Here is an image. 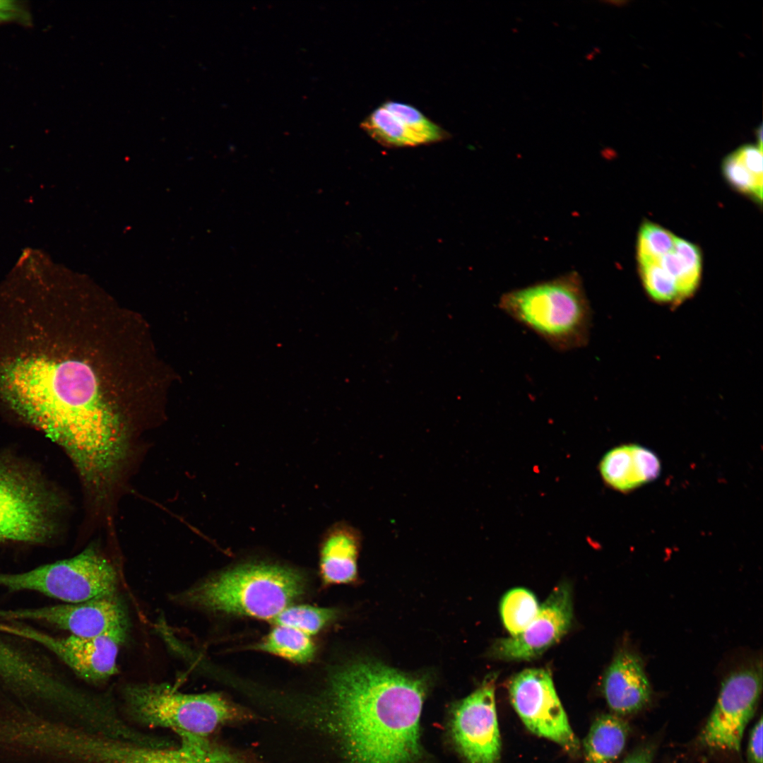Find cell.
<instances>
[{
    "instance_id": "obj_12",
    "label": "cell",
    "mask_w": 763,
    "mask_h": 763,
    "mask_svg": "<svg viewBox=\"0 0 763 763\" xmlns=\"http://www.w3.org/2000/svg\"><path fill=\"white\" fill-rule=\"evenodd\" d=\"M509 698L526 727L535 735L552 740L572 755L580 750L550 673L545 669H525L508 685Z\"/></svg>"
},
{
    "instance_id": "obj_7",
    "label": "cell",
    "mask_w": 763,
    "mask_h": 763,
    "mask_svg": "<svg viewBox=\"0 0 763 763\" xmlns=\"http://www.w3.org/2000/svg\"><path fill=\"white\" fill-rule=\"evenodd\" d=\"M57 506L35 475L0 461V540L45 542L54 531Z\"/></svg>"
},
{
    "instance_id": "obj_26",
    "label": "cell",
    "mask_w": 763,
    "mask_h": 763,
    "mask_svg": "<svg viewBox=\"0 0 763 763\" xmlns=\"http://www.w3.org/2000/svg\"><path fill=\"white\" fill-rule=\"evenodd\" d=\"M639 265L644 288L653 300L661 303L674 304L681 302L675 280L658 262Z\"/></svg>"
},
{
    "instance_id": "obj_18",
    "label": "cell",
    "mask_w": 763,
    "mask_h": 763,
    "mask_svg": "<svg viewBox=\"0 0 763 763\" xmlns=\"http://www.w3.org/2000/svg\"><path fill=\"white\" fill-rule=\"evenodd\" d=\"M599 471L608 485L620 492H629L655 480L660 474L661 463L649 449L625 444L603 456Z\"/></svg>"
},
{
    "instance_id": "obj_20",
    "label": "cell",
    "mask_w": 763,
    "mask_h": 763,
    "mask_svg": "<svg viewBox=\"0 0 763 763\" xmlns=\"http://www.w3.org/2000/svg\"><path fill=\"white\" fill-rule=\"evenodd\" d=\"M256 648L298 663L310 661L315 653L309 635L280 625H276Z\"/></svg>"
},
{
    "instance_id": "obj_25",
    "label": "cell",
    "mask_w": 763,
    "mask_h": 763,
    "mask_svg": "<svg viewBox=\"0 0 763 763\" xmlns=\"http://www.w3.org/2000/svg\"><path fill=\"white\" fill-rule=\"evenodd\" d=\"M676 237L664 227L651 222H644L639 232V264L658 262L674 249Z\"/></svg>"
},
{
    "instance_id": "obj_23",
    "label": "cell",
    "mask_w": 763,
    "mask_h": 763,
    "mask_svg": "<svg viewBox=\"0 0 763 763\" xmlns=\"http://www.w3.org/2000/svg\"><path fill=\"white\" fill-rule=\"evenodd\" d=\"M382 106L402 122L418 145L441 141L449 136L447 131L410 105L389 100Z\"/></svg>"
},
{
    "instance_id": "obj_9",
    "label": "cell",
    "mask_w": 763,
    "mask_h": 763,
    "mask_svg": "<svg viewBox=\"0 0 763 763\" xmlns=\"http://www.w3.org/2000/svg\"><path fill=\"white\" fill-rule=\"evenodd\" d=\"M117 574L112 564L95 549L22 572L25 592L40 593L64 603H77L115 594Z\"/></svg>"
},
{
    "instance_id": "obj_21",
    "label": "cell",
    "mask_w": 763,
    "mask_h": 763,
    "mask_svg": "<svg viewBox=\"0 0 763 763\" xmlns=\"http://www.w3.org/2000/svg\"><path fill=\"white\" fill-rule=\"evenodd\" d=\"M536 596L524 588L507 591L500 603V615L504 627L511 636L521 633L532 622L539 611Z\"/></svg>"
},
{
    "instance_id": "obj_24",
    "label": "cell",
    "mask_w": 763,
    "mask_h": 763,
    "mask_svg": "<svg viewBox=\"0 0 763 763\" xmlns=\"http://www.w3.org/2000/svg\"><path fill=\"white\" fill-rule=\"evenodd\" d=\"M337 612L333 608L307 605H290L272 620L276 625L298 629L308 635L319 632L333 621Z\"/></svg>"
},
{
    "instance_id": "obj_1",
    "label": "cell",
    "mask_w": 763,
    "mask_h": 763,
    "mask_svg": "<svg viewBox=\"0 0 763 763\" xmlns=\"http://www.w3.org/2000/svg\"><path fill=\"white\" fill-rule=\"evenodd\" d=\"M0 394L64 449L85 485L102 499L127 446L120 420L103 399L92 369L78 360L17 359L0 366Z\"/></svg>"
},
{
    "instance_id": "obj_14",
    "label": "cell",
    "mask_w": 763,
    "mask_h": 763,
    "mask_svg": "<svg viewBox=\"0 0 763 763\" xmlns=\"http://www.w3.org/2000/svg\"><path fill=\"white\" fill-rule=\"evenodd\" d=\"M454 742L468 763H499L501 739L498 726L495 678L486 679L454 708Z\"/></svg>"
},
{
    "instance_id": "obj_32",
    "label": "cell",
    "mask_w": 763,
    "mask_h": 763,
    "mask_svg": "<svg viewBox=\"0 0 763 763\" xmlns=\"http://www.w3.org/2000/svg\"><path fill=\"white\" fill-rule=\"evenodd\" d=\"M655 742H647L637 747L621 763H652L656 751Z\"/></svg>"
},
{
    "instance_id": "obj_10",
    "label": "cell",
    "mask_w": 763,
    "mask_h": 763,
    "mask_svg": "<svg viewBox=\"0 0 763 763\" xmlns=\"http://www.w3.org/2000/svg\"><path fill=\"white\" fill-rule=\"evenodd\" d=\"M761 664L731 672L723 680L716 704L699 735L711 750L739 752L745 729L752 718L762 684Z\"/></svg>"
},
{
    "instance_id": "obj_13",
    "label": "cell",
    "mask_w": 763,
    "mask_h": 763,
    "mask_svg": "<svg viewBox=\"0 0 763 763\" xmlns=\"http://www.w3.org/2000/svg\"><path fill=\"white\" fill-rule=\"evenodd\" d=\"M9 621L49 626L85 638L105 635L126 638L128 629L126 610L115 594L77 603L0 608V622Z\"/></svg>"
},
{
    "instance_id": "obj_27",
    "label": "cell",
    "mask_w": 763,
    "mask_h": 763,
    "mask_svg": "<svg viewBox=\"0 0 763 763\" xmlns=\"http://www.w3.org/2000/svg\"><path fill=\"white\" fill-rule=\"evenodd\" d=\"M722 168L725 177L731 185L762 201V181L758 180L747 170L735 152L724 159Z\"/></svg>"
},
{
    "instance_id": "obj_30",
    "label": "cell",
    "mask_w": 763,
    "mask_h": 763,
    "mask_svg": "<svg viewBox=\"0 0 763 763\" xmlns=\"http://www.w3.org/2000/svg\"><path fill=\"white\" fill-rule=\"evenodd\" d=\"M762 718L753 726L748 740L747 757L749 763H762Z\"/></svg>"
},
{
    "instance_id": "obj_22",
    "label": "cell",
    "mask_w": 763,
    "mask_h": 763,
    "mask_svg": "<svg viewBox=\"0 0 763 763\" xmlns=\"http://www.w3.org/2000/svg\"><path fill=\"white\" fill-rule=\"evenodd\" d=\"M360 126L372 139L384 146H418L402 122L382 105L372 112Z\"/></svg>"
},
{
    "instance_id": "obj_11",
    "label": "cell",
    "mask_w": 763,
    "mask_h": 763,
    "mask_svg": "<svg viewBox=\"0 0 763 763\" xmlns=\"http://www.w3.org/2000/svg\"><path fill=\"white\" fill-rule=\"evenodd\" d=\"M0 631L35 642L76 675L91 682H102L117 673L119 649L126 639L109 635L59 636L20 621L0 622Z\"/></svg>"
},
{
    "instance_id": "obj_29",
    "label": "cell",
    "mask_w": 763,
    "mask_h": 763,
    "mask_svg": "<svg viewBox=\"0 0 763 763\" xmlns=\"http://www.w3.org/2000/svg\"><path fill=\"white\" fill-rule=\"evenodd\" d=\"M674 251L680 256L686 265L694 273L701 275V252L699 249L695 244L676 237Z\"/></svg>"
},
{
    "instance_id": "obj_31",
    "label": "cell",
    "mask_w": 763,
    "mask_h": 763,
    "mask_svg": "<svg viewBox=\"0 0 763 763\" xmlns=\"http://www.w3.org/2000/svg\"><path fill=\"white\" fill-rule=\"evenodd\" d=\"M26 18V11L18 1L0 0V24L22 20Z\"/></svg>"
},
{
    "instance_id": "obj_3",
    "label": "cell",
    "mask_w": 763,
    "mask_h": 763,
    "mask_svg": "<svg viewBox=\"0 0 763 763\" xmlns=\"http://www.w3.org/2000/svg\"><path fill=\"white\" fill-rule=\"evenodd\" d=\"M304 584L303 576L292 568L247 563L211 576L174 599L209 610L273 620L303 594Z\"/></svg>"
},
{
    "instance_id": "obj_8",
    "label": "cell",
    "mask_w": 763,
    "mask_h": 763,
    "mask_svg": "<svg viewBox=\"0 0 763 763\" xmlns=\"http://www.w3.org/2000/svg\"><path fill=\"white\" fill-rule=\"evenodd\" d=\"M179 736V746L163 747L141 739L85 731L78 740L76 756L84 763H242L207 738Z\"/></svg>"
},
{
    "instance_id": "obj_5",
    "label": "cell",
    "mask_w": 763,
    "mask_h": 763,
    "mask_svg": "<svg viewBox=\"0 0 763 763\" xmlns=\"http://www.w3.org/2000/svg\"><path fill=\"white\" fill-rule=\"evenodd\" d=\"M124 697L137 721L177 735L208 738L220 724L237 717V710L219 694H186L167 683L130 684Z\"/></svg>"
},
{
    "instance_id": "obj_4",
    "label": "cell",
    "mask_w": 763,
    "mask_h": 763,
    "mask_svg": "<svg viewBox=\"0 0 763 763\" xmlns=\"http://www.w3.org/2000/svg\"><path fill=\"white\" fill-rule=\"evenodd\" d=\"M498 307L557 350L588 344L592 312L576 272L504 292Z\"/></svg>"
},
{
    "instance_id": "obj_15",
    "label": "cell",
    "mask_w": 763,
    "mask_h": 763,
    "mask_svg": "<svg viewBox=\"0 0 763 763\" xmlns=\"http://www.w3.org/2000/svg\"><path fill=\"white\" fill-rule=\"evenodd\" d=\"M571 588L563 582L554 588L532 622L521 633L498 639L492 655L506 661L531 660L557 643L569 629L572 619Z\"/></svg>"
},
{
    "instance_id": "obj_17",
    "label": "cell",
    "mask_w": 763,
    "mask_h": 763,
    "mask_svg": "<svg viewBox=\"0 0 763 763\" xmlns=\"http://www.w3.org/2000/svg\"><path fill=\"white\" fill-rule=\"evenodd\" d=\"M362 542L360 530L345 521L336 522L324 531L319 543V572L324 584L357 581Z\"/></svg>"
},
{
    "instance_id": "obj_19",
    "label": "cell",
    "mask_w": 763,
    "mask_h": 763,
    "mask_svg": "<svg viewBox=\"0 0 763 763\" xmlns=\"http://www.w3.org/2000/svg\"><path fill=\"white\" fill-rule=\"evenodd\" d=\"M629 724L614 714L598 716L584 740V763H613L622 752Z\"/></svg>"
},
{
    "instance_id": "obj_28",
    "label": "cell",
    "mask_w": 763,
    "mask_h": 763,
    "mask_svg": "<svg viewBox=\"0 0 763 763\" xmlns=\"http://www.w3.org/2000/svg\"><path fill=\"white\" fill-rule=\"evenodd\" d=\"M761 144L745 145L735 152L747 170L758 180L762 181V150Z\"/></svg>"
},
{
    "instance_id": "obj_16",
    "label": "cell",
    "mask_w": 763,
    "mask_h": 763,
    "mask_svg": "<svg viewBox=\"0 0 763 763\" xmlns=\"http://www.w3.org/2000/svg\"><path fill=\"white\" fill-rule=\"evenodd\" d=\"M603 692L614 714L625 716L643 709L651 688L639 656L627 650L614 658L603 678Z\"/></svg>"
},
{
    "instance_id": "obj_6",
    "label": "cell",
    "mask_w": 763,
    "mask_h": 763,
    "mask_svg": "<svg viewBox=\"0 0 763 763\" xmlns=\"http://www.w3.org/2000/svg\"><path fill=\"white\" fill-rule=\"evenodd\" d=\"M50 653L0 631V690L25 701L73 708L83 692L64 676Z\"/></svg>"
},
{
    "instance_id": "obj_2",
    "label": "cell",
    "mask_w": 763,
    "mask_h": 763,
    "mask_svg": "<svg viewBox=\"0 0 763 763\" xmlns=\"http://www.w3.org/2000/svg\"><path fill=\"white\" fill-rule=\"evenodd\" d=\"M328 690L333 726L353 763L416 760L424 678L361 661L336 671Z\"/></svg>"
}]
</instances>
